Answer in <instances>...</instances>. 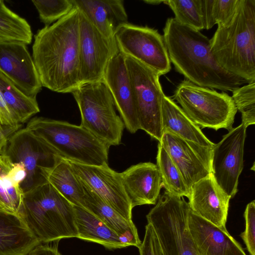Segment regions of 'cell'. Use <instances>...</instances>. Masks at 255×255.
I'll return each mask as SVG.
<instances>
[{
	"instance_id": "1",
	"label": "cell",
	"mask_w": 255,
	"mask_h": 255,
	"mask_svg": "<svg viewBox=\"0 0 255 255\" xmlns=\"http://www.w3.org/2000/svg\"><path fill=\"white\" fill-rule=\"evenodd\" d=\"M78 9L38 30L34 35L32 58L42 87L71 93L79 85Z\"/></svg>"
},
{
	"instance_id": "2",
	"label": "cell",
	"mask_w": 255,
	"mask_h": 255,
	"mask_svg": "<svg viewBox=\"0 0 255 255\" xmlns=\"http://www.w3.org/2000/svg\"><path fill=\"white\" fill-rule=\"evenodd\" d=\"M163 36L170 62L187 80L198 86L233 92L245 80L224 69L211 49V41L200 31L167 19Z\"/></svg>"
},
{
	"instance_id": "3",
	"label": "cell",
	"mask_w": 255,
	"mask_h": 255,
	"mask_svg": "<svg viewBox=\"0 0 255 255\" xmlns=\"http://www.w3.org/2000/svg\"><path fill=\"white\" fill-rule=\"evenodd\" d=\"M211 52L226 71L255 82V0H239L232 18L210 39Z\"/></svg>"
},
{
	"instance_id": "4",
	"label": "cell",
	"mask_w": 255,
	"mask_h": 255,
	"mask_svg": "<svg viewBox=\"0 0 255 255\" xmlns=\"http://www.w3.org/2000/svg\"><path fill=\"white\" fill-rule=\"evenodd\" d=\"M19 216L41 243L77 236L74 206L49 182L24 193Z\"/></svg>"
},
{
	"instance_id": "5",
	"label": "cell",
	"mask_w": 255,
	"mask_h": 255,
	"mask_svg": "<svg viewBox=\"0 0 255 255\" xmlns=\"http://www.w3.org/2000/svg\"><path fill=\"white\" fill-rule=\"evenodd\" d=\"M25 128L67 160L90 165L108 164L110 146L80 126L34 117Z\"/></svg>"
},
{
	"instance_id": "6",
	"label": "cell",
	"mask_w": 255,
	"mask_h": 255,
	"mask_svg": "<svg viewBox=\"0 0 255 255\" xmlns=\"http://www.w3.org/2000/svg\"><path fill=\"white\" fill-rule=\"evenodd\" d=\"M71 93L80 110V126L110 146L120 144L125 125L104 81L81 84Z\"/></svg>"
},
{
	"instance_id": "7",
	"label": "cell",
	"mask_w": 255,
	"mask_h": 255,
	"mask_svg": "<svg viewBox=\"0 0 255 255\" xmlns=\"http://www.w3.org/2000/svg\"><path fill=\"white\" fill-rule=\"evenodd\" d=\"M190 207L183 197L165 191L146 215L164 255H200L189 231Z\"/></svg>"
},
{
	"instance_id": "8",
	"label": "cell",
	"mask_w": 255,
	"mask_h": 255,
	"mask_svg": "<svg viewBox=\"0 0 255 255\" xmlns=\"http://www.w3.org/2000/svg\"><path fill=\"white\" fill-rule=\"evenodd\" d=\"M186 115L198 127L217 130L233 128L237 112L232 97L185 80L174 95Z\"/></svg>"
},
{
	"instance_id": "9",
	"label": "cell",
	"mask_w": 255,
	"mask_h": 255,
	"mask_svg": "<svg viewBox=\"0 0 255 255\" xmlns=\"http://www.w3.org/2000/svg\"><path fill=\"white\" fill-rule=\"evenodd\" d=\"M125 59L134 94L140 129L159 142L163 134L161 107L164 96L159 81L160 76L130 56L125 55Z\"/></svg>"
},
{
	"instance_id": "10",
	"label": "cell",
	"mask_w": 255,
	"mask_h": 255,
	"mask_svg": "<svg viewBox=\"0 0 255 255\" xmlns=\"http://www.w3.org/2000/svg\"><path fill=\"white\" fill-rule=\"evenodd\" d=\"M2 154L21 162L26 176L21 185L24 193L48 182L47 175L62 157L31 131L19 129L8 138Z\"/></svg>"
},
{
	"instance_id": "11",
	"label": "cell",
	"mask_w": 255,
	"mask_h": 255,
	"mask_svg": "<svg viewBox=\"0 0 255 255\" xmlns=\"http://www.w3.org/2000/svg\"><path fill=\"white\" fill-rule=\"evenodd\" d=\"M114 38L124 55L140 62L160 76L170 71L171 62L164 39L157 30L127 22L118 28Z\"/></svg>"
},
{
	"instance_id": "12",
	"label": "cell",
	"mask_w": 255,
	"mask_h": 255,
	"mask_svg": "<svg viewBox=\"0 0 255 255\" xmlns=\"http://www.w3.org/2000/svg\"><path fill=\"white\" fill-rule=\"evenodd\" d=\"M79 12V84L103 81L109 62L120 51L115 38L105 36Z\"/></svg>"
},
{
	"instance_id": "13",
	"label": "cell",
	"mask_w": 255,
	"mask_h": 255,
	"mask_svg": "<svg viewBox=\"0 0 255 255\" xmlns=\"http://www.w3.org/2000/svg\"><path fill=\"white\" fill-rule=\"evenodd\" d=\"M246 129L242 123L233 128L212 148L211 173L218 185L231 198L238 192L239 178L244 167Z\"/></svg>"
},
{
	"instance_id": "14",
	"label": "cell",
	"mask_w": 255,
	"mask_h": 255,
	"mask_svg": "<svg viewBox=\"0 0 255 255\" xmlns=\"http://www.w3.org/2000/svg\"><path fill=\"white\" fill-rule=\"evenodd\" d=\"M83 185L128 220H132V207L124 187L120 173L108 164L90 165L68 160Z\"/></svg>"
},
{
	"instance_id": "15",
	"label": "cell",
	"mask_w": 255,
	"mask_h": 255,
	"mask_svg": "<svg viewBox=\"0 0 255 255\" xmlns=\"http://www.w3.org/2000/svg\"><path fill=\"white\" fill-rule=\"evenodd\" d=\"M180 171L187 186H192L211 173L212 148L201 146L168 132L159 142Z\"/></svg>"
},
{
	"instance_id": "16",
	"label": "cell",
	"mask_w": 255,
	"mask_h": 255,
	"mask_svg": "<svg viewBox=\"0 0 255 255\" xmlns=\"http://www.w3.org/2000/svg\"><path fill=\"white\" fill-rule=\"evenodd\" d=\"M0 71L25 95L36 99L42 86L26 44L0 43Z\"/></svg>"
},
{
	"instance_id": "17",
	"label": "cell",
	"mask_w": 255,
	"mask_h": 255,
	"mask_svg": "<svg viewBox=\"0 0 255 255\" xmlns=\"http://www.w3.org/2000/svg\"><path fill=\"white\" fill-rule=\"evenodd\" d=\"M125 127L131 133L140 129L132 86L125 55L119 51L110 60L104 79Z\"/></svg>"
},
{
	"instance_id": "18",
	"label": "cell",
	"mask_w": 255,
	"mask_h": 255,
	"mask_svg": "<svg viewBox=\"0 0 255 255\" xmlns=\"http://www.w3.org/2000/svg\"><path fill=\"white\" fill-rule=\"evenodd\" d=\"M188 199L193 212L227 230L226 224L231 197L218 185L211 173L192 186Z\"/></svg>"
},
{
	"instance_id": "19",
	"label": "cell",
	"mask_w": 255,
	"mask_h": 255,
	"mask_svg": "<svg viewBox=\"0 0 255 255\" xmlns=\"http://www.w3.org/2000/svg\"><path fill=\"white\" fill-rule=\"evenodd\" d=\"M188 227L200 255H247L241 245L229 233L189 211Z\"/></svg>"
},
{
	"instance_id": "20",
	"label": "cell",
	"mask_w": 255,
	"mask_h": 255,
	"mask_svg": "<svg viewBox=\"0 0 255 255\" xmlns=\"http://www.w3.org/2000/svg\"><path fill=\"white\" fill-rule=\"evenodd\" d=\"M120 174L132 208L156 204L163 187L156 164L149 162L139 163Z\"/></svg>"
},
{
	"instance_id": "21",
	"label": "cell",
	"mask_w": 255,
	"mask_h": 255,
	"mask_svg": "<svg viewBox=\"0 0 255 255\" xmlns=\"http://www.w3.org/2000/svg\"><path fill=\"white\" fill-rule=\"evenodd\" d=\"M72 2L108 38H114L118 28L128 22L122 0H72Z\"/></svg>"
},
{
	"instance_id": "22",
	"label": "cell",
	"mask_w": 255,
	"mask_h": 255,
	"mask_svg": "<svg viewBox=\"0 0 255 255\" xmlns=\"http://www.w3.org/2000/svg\"><path fill=\"white\" fill-rule=\"evenodd\" d=\"M40 244L19 215L0 210V255H27Z\"/></svg>"
},
{
	"instance_id": "23",
	"label": "cell",
	"mask_w": 255,
	"mask_h": 255,
	"mask_svg": "<svg viewBox=\"0 0 255 255\" xmlns=\"http://www.w3.org/2000/svg\"><path fill=\"white\" fill-rule=\"evenodd\" d=\"M83 186L84 189L83 208L100 219L129 246L139 248L141 242L132 220L125 219L98 195Z\"/></svg>"
},
{
	"instance_id": "24",
	"label": "cell",
	"mask_w": 255,
	"mask_h": 255,
	"mask_svg": "<svg viewBox=\"0 0 255 255\" xmlns=\"http://www.w3.org/2000/svg\"><path fill=\"white\" fill-rule=\"evenodd\" d=\"M161 124L162 133L168 132L186 140L209 148H212L215 145L182 109L165 95L162 102Z\"/></svg>"
},
{
	"instance_id": "25",
	"label": "cell",
	"mask_w": 255,
	"mask_h": 255,
	"mask_svg": "<svg viewBox=\"0 0 255 255\" xmlns=\"http://www.w3.org/2000/svg\"><path fill=\"white\" fill-rule=\"evenodd\" d=\"M77 236L80 239L95 242L109 249L129 246L100 219L85 208L74 206Z\"/></svg>"
},
{
	"instance_id": "26",
	"label": "cell",
	"mask_w": 255,
	"mask_h": 255,
	"mask_svg": "<svg viewBox=\"0 0 255 255\" xmlns=\"http://www.w3.org/2000/svg\"><path fill=\"white\" fill-rule=\"evenodd\" d=\"M47 179L73 206L83 208L84 187L68 160L62 157L48 173Z\"/></svg>"
},
{
	"instance_id": "27",
	"label": "cell",
	"mask_w": 255,
	"mask_h": 255,
	"mask_svg": "<svg viewBox=\"0 0 255 255\" xmlns=\"http://www.w3.org/2000/svg\"><path fill=\"white\" fill-rule=\"evenodd\" d=\"M0 93L21 124L40 112L36 99L25 95L0 71Z\"/></svg>"
},
{
	"instance_id": "28",
	"label": "cell",
	"mask_w": 255,
	"mask_h": 255,
	"mask_svg": "<svg viewBox=\"0 0 255 255\" xmlns=\"http://www.w3.org/2000/svg\"><path fill=\"white\" fill-rule=\"evenodd\" d=\"M33 33L27 20L9 9L0 0V43L16 41L31 43Z\"/></svg>"
},
{
	"instance_id": "29",
	"label": "cell",
	"mask_w": 255,
	"mask_h": 255,
	"mask_svg": "<svg viewBox=\"0 0 255 255\" xmlns=\"http://www.w3.org/2000/svg\"><path fill=\"white\" fill-rule=\"evenodd\" d=\"M12 163L8 156L0 154V210L19 215L24 193L8 175Z\"/></svg>"
},
{
	"instance_id": "30",
	"label": "cell",
	"mask_w": 255,
	"mask_h": 255,
	"mask_svg": "<svg viewBox=\"0 0 255 255\" xmlns=\"http://www.w3.org/2000/svg\"><path fill=\"white\" fill-rule=\"evenodd\" d=\"M156 162L165 191L176 196L188 198L190 189L178 168L160 143L158 144Z\"/></svg>"
},
{
	"instance_id": "31",
	"label": "cell",
	"mask_w": 255,
	"mask_h": 255,
	"mask_svg": "<svg viewBox=\"0 0 255 255\" xmlns=\"http://www.w3.org/2000/svg\"><path fill=\"white\" fill-rule=\"evenodd\" d=\"M239 0H200L204 28L223 25L235 14Z\"/></svg>"
},
{
	"instance_id": "32",
	"label": "cell",
	"mask_w": 255,
	"mask_h": 255,
	"mask_svg": "<svg viewBox=\"0 0 255 255\" xmlns=\"http://www.w3.org/2000/svg\"><path fill=\"white\" fill-rule=\"evenodd\" d=\"M163 3L170 7L180 24L199 31L205 29L200 0H166Z\"/></svg>"
},
{
	"instance_id": "33",
	"label": "cell",
	"mask_w": 255,
	"mask_h": 255,
	"mask_svg": "<svg viewBox=\"0 0 255 255\" xmlns=\"http://www.w3.org/2000/svg\"><path fill=\"white\" fill-rule=\"evenodd\" d=\"M232 97L242 114V124L247 128L255 124V82L237 88Z\"/></svg>"
},
{
	"instance_id": "34",
	"label": "cell",
	"mask_w": 255,
	"mask_h": 255,
	"mask_svg": "<svg viewBox=\"0 0 255 255\" xmlns=\"http://www.w3.org/2000/svg\"><path fill=\"white\" fill-rule=\"evenodd\" d=\"M40 21L50 25L68 14L74 5L72 0H32Z\"/></svg>"
},
{
	"instance_id": "35",
	"label": "cell",
	"mask_w": 255,
	"mask_h": 255,
	"mask_svg": "<svg viewBox=\"0 0 255 255\" xmlns=\"http://www.w3.org/2000/svg\"><path fill=\"white\" fill-rule=\"evenodd\" d=\"M244 218L245 230L240 234L251 255H255V201L249 203L246 206Z\"/></svg>"
},
{
	"instance_id": "36",
	"label": "cell",
	"mask_w": 255,
	"mask_h": 255,
	"mask_svg": "<svg viewBox=\"0 0 255 255\" xmlns=\"http://www.w3.org/2000/svg\"><path fill=\"white\" fill-rule=\"evenodd\" d=\"M138 249L139 255H164L157 235L150 223L145 226L143 240Z\"/></svg>"
},
{
	"instance_id": "37",
	"label": "cell",
	"mask_w": 255,
	"mask_h": 255,
	"mask_svg": "<svg viewBox=\"0 0 255 255\" xmlns=\"http://www.w3.org/2000/svg\"><path fill=\"white\" fill-rule=\"evenodd\" d=\"M0 125L4 128L18 130L22 124L11 112L0 93Z\"/></svg>"
},
{
	"instance_id": "38",
	"label": "cell",
	"mask_w": 255,
	"mask_h": 255,
	"mask_svg": "<svg viewBox=\"0 0 255 255\" xmlns=\"http://www.w3.org/2000/svg\"><path fill=\"white\" fill-rule=\"evenodd\" d=\"M27 255H61L56 245L41 244L33 248Z\"/></svg>"
},
{
	"instance_id": "39",
	"label": "cell",
	"mask_w": 255,
	"mask_h": 255,
	"mask_svg": "<svg viewBox=\"0 0 255 255\" xmlns=\"http://www.w3.org/2000/svg\"><path fill=\"white\" fill-rule=\"evenodd\" d=\"M16 130H17L7 128L0 131V154L3 152L9 137Z\"/></svg>"
},
{
	"instance_id": "40",
	"label": "cell",
	"mask_w": 255,
	"mask_h": 255,
	"mask_svg": "<svg viewBox=\"0 0 255 255\" xmlns=\"http://www.w3.org/2000/svg\"><path fill=\"white\" fill-rule=\"evenodd\" d=\"M144 2L150 4H159L161 2H163V0H143Z\"/></svg>"
},
{
	"instance_id": "41",
	"label": "cell",
	"mask_w": 255,
	"mask_h": 255,
	"mask_svg": "<svg viewBox=\"0 0 255 255\" xmlns=\"http://www.w3.org/2000/svg\"><path fill=\"white\" fill-rule=\"evenodd\" d=\"M7 129V128H2L0 125V131H2V130H3L4 129Z\"/></svg>"
}]
</instances>
